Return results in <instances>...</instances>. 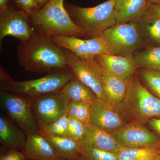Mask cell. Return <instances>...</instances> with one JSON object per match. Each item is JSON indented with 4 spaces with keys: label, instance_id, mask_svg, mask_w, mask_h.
<instances>
[{
    "label": "cell",
    "instance_id": "obj_1",
    "mask_svg": "<svg viewBox=\"0 0 160 160\" xmlns=\"http://www.w3.org/2000/svg\"><path fill=\"white\" fill-rule=\"evenodd\" d=\"M17 53L26 71L49 73L68 68L63 49L46 35L34 32L28 41L20 42Z\"/></svg>",
    "mask_w": 160,
    "mask_h": 160
},
{
    "label": "cell",
    "instance_id": "obj_2",
    "mask_svg": "<svg viewBox=\"0 0 160 160\" xmlns=\"http://www.w3.org/2000/svg\"><path fill=\"white\" fill-rule=\"evenodd\" d=\"M65 0H49L29 16L35 32L49 37L56 35L84 37L85 34L74 22L65 7Z\"/></svg>",
    "mask_w": 160,
    "mask_h": 160
},
{
    "label": "cell",
    "instance_id": "obj_3",
    "mask_svg": "<svg viewBox=\"0 0 160 160\" xmlns=\"http://www.w3.org/2000/svg\"><path fill=\"white\" fill-rule=\"evenodd\" d=\"M117 108L128 123L144 125L152 118H160V99L134 78L129 82L126 96Z\"/></svg>",
    "mask_w": 160,
    "mask_h": 160
},
{
    "label": "cell",
    "instance_id": "obj_4",
    "mask_svg": "<svg viewBox=\"0 0 160 160\" xmlns=\"http://www.w3.org/2000/svg\"><path fill=\"white\" fill-rule=\"evenodd\" d=\"M117 0H108L92 7H82L65 2V7L73 22L88 38L101 35L117 24Z\"/></svg>",
    "mask_w": 160,
    "mask_h": 160
},
{
    "label": "cell",
    "instance_id": "obj_5",
    "mask_svg": "<svg viewBox=\"0 0 160 160\" xmlns=\"http://www.w3.org/2000/svg\"><path fill=\"white\" fill-rule=\"evenodd\" d=\"M74 78L73 73L68 68L50 72L36 79L16 81L12 79L0 83V89L1 91L20 95L31 101L44 95L62 91Z\"/></svg>",
    "mask_w": 160,
    "mask_h": 160
},
{
    "label": "cell",
    "instance_id": "obj_6",
    "mask_svg": "<svg viewBox=\"0 0 160 160\" xmlns=\"http://www.w3.org/2000/svg\"><path fill=\"white\" fill-rule=\"evenodd\" d=\"M111 54L133 56V52L141 46L143 39L136 21L116 24L102 34Z\"/></svg>",
    "mask_w": 160,
    "mask_h": 160
},
{
    "label": "cell",
    "instance_id": "obj_7",
    "mask_svg": "<svg viewBox=\"0 0 160 160\" xmlns=\"http://www.w3.org/2000/svg\"><path fill=\"white\" fill-rule=\"evenodd\" d=\"M0 104L1 108L27 136L40 133L32 102L29 99L12 92L1 91Z\"/></svg>",
    "mask_w": 160,
    "mask_h": 160
},
{
    "label": "cell",
    "instance_id": "obj_8",
    "mask_svg": "<svg viewBox=\"0 0 160 160\" xmlns=\"http://www.w3.org/2000/svg\"><path fill=\"white\" fill-rule=\"evenodd\" d=\"M62 49L67 66L75 78L89 87L98 98L109 102L102 81L100 65L95 58L82 59L69 50Z\"/></svg>",
    "mask_w": 160,
    "mask_h": 160
},
{
    "label": "cell",
    "instance_id": "obj_9",
    "mask_svg": "<svg viewBox=\"0 0 160 160\" xmlns=\"http://www.w3.org/2000/svg\"><path fill=\"white\" fill-rule=\"evenodd\" d=\"M34 32L30 25L29 15L18 8L12 2L0 9V47L2 50L4 38L12 36L20 42H25L31 38Z\"/></svg>",
    "mask_w": 160,
    "mask_h": 160
},
{
    "label": "cell",
    "instance_id": "obj_10",
    "mask_svg": "<svg viewBox=\"0 0 160 160\" xmlns=\"http://www.w3.org/2000/svg\"><path fill=\"white\" fill-rule=\"evenodd\" d=\"M55 43L82 59L94 58L97 56L111 54L102 36L82 39L74 36L56 35L51 37Z\"/></svg>",
    "mask_w": 160,
    "mask_h": 160
},
{
    "label": "cell",
    "instance_id": "obj_11",
    "mask_svg": "<svg viewBox=\"0 0 160 160\" xmlns=\"http://www.w3.org/2000/svg\"><path fill=\"white\" fill-rule=\"evenodd\" d=\"M31 102L40 128L61 117L66 112L71 100L61 91L44 95Z\"/></svg>",
    "mask_w": 160,
    "mask_h": 160
},
{
    "label": "cell",
    "instance_id": "obj_12",
    "mask_svg": "<svg viewBox=\"0 0 160 160\" xmlns=\"http://www.w3.org/2000/svg\"><path fill=\"white\" fill-rule=\"evenodd\" d=\"M112 134L125 148L160 149V138L142 124L126 123Z\"/></svg>",
    "mask_w": 160,
    "mask_h": 160
},
{
    "label": "cell",
    "instance_id": "obj_13",
    "mask_svg": "<svg viewBox=\"0 0 160 160\" xmlns=\"http://www.w3.org/2000/svg\"><path fill=\"white\" fill-rule=\"evenodd\" d=\"M89 123L111 133L126 124L115 106L98 98L91 104Z\"/></svg>",
    "mask_w": 160,
    "mask_h": 160
},
{
    "label": "cell",
    "instance_id": "obj_14",
    "mask_svg": "<svg viewBox=\"0 0 160 160\" xmlns=\"http://www.w3.org/2000/svg\"><path fill=\"white\" fill-rule=\"evenodd\" d=\"M95 59L109 72L122 79L129 82L134 78L137 67L133 56L105 54L97 56Z\"/></svg>",
    "mask_w": 160,
    "mask_h": 160
},
{
    "label": "cell",
    "instance_id": "obj_15",
    "mask_svg": "<svg viewBox=\"0 0 160 160\" xmlns=\"http://www.w3.org/2000/svg\"><path fill=\"white\" fill-rule=\"evenodd\" d=\"M81 146L92 147L117 153L125 147L118 142L111 133L89 123L86 125V132Z\"/></svg>",
    "mask_w": 160,
    "mask_h": 160
},
{
    "label": "cell",
    "instance_id": "obj_16",
    "mask_svg": "<svg viewBox=\"0 0 160 160\" xmlns=\"http://www.w3.org/2000/svg\"><path fill=\"white\" fill-rule=\"evenodd\" d=\"M23 152L27 160H62L50 142L40 133L27 136Z\"/></svg>",
    "mask_w": 160,
    "mask_h": 160
},
{
    "label": "cell",
    "instance_id": "obj_17",
    "mask_svg": "<svg viewBox=\"0 0 160 160\" xmlns=\"http://www.w3.org/2000/svg\"><path fill=\"white\" fill-rule=\"evenodd\" d=\"M150 4L149 0H117L115 5L116 24L136 21L142 17Z\"/></svg>",
    "mask_w": 160,
    "mask_h": 160
},
{
    "label": "cell",
    "instance_id": "obj_18",
    "mask_svg": "<svg viewBox=\"0 0 160 160\" xmlns=\"http://www.w3.org/2000/svg\"><path fill=\"white\" fill-rule=\"evenodd\" d=\"M99 64L102 81L109 103L117 107L126 96L129 82L118 77Z\"/></svg>",
    "mask_w": 160,
    "mask_h": 160
},
{
    "label": "cell",
    "instance_id": "obj_19",
    "mask_svg": "<svg viewBox=\"0 0 160 160\" xmlns=\"http://www.w3.org/2000/svg\"><path fill=\"white\" fill-rule=\"evenodd\" d=\"M27 136L11 121L1 114L0 116V142L5 148L23 151Z\"/></svg>",
    "mask_w": 160,
    "mask_h": 160
},
{
    "label": "cell",
    "instance_id": "obj_20",
    "mask_svg": "<svg viewBox=\"0 0 160 160\" xmlns=\"http://www.w3.org/2000/svg\"><path fill=\"white\" fill-rule=\"evenodd\" d=\"M40 132L50 142L62 160H80V149L82 147L80 142L67 137L55 136L41 132Z\"/></svg>",
    "mask_w": 160,
    "mask_h": 160
},
{
    "label": "cell",
    "instance_id": "obj_21",
    "mask_svg": "<svg viewBox=\"0 0 160 160\" xmlns=\"http://www.w3.org/2000/svg\"><path fill=\"white\" fill-rule=\"evenodd\" d=\"M62 92L67 95L71 101L91 104L97 98L89 87L77 79L69 81L64 86Z\"/></svg>",
    "mask_w": 160,
    "mask_h": 160
},
{
    "label": "cell",
    "instance_id": "obj_22",
    "mask_svg": "<svg viewBox=\"0 0 160 160\" xmlns=\"http://www.w3.org/2000/svg\"><path fill=\"white\" fill-rule=\"evenodd\" d=\"M137 68L160 71V46L150 47L133 56Z\"/></svg>",
    "mask_w": 160,
    "mask_h": 160
},
{
    "label": "cell",
    "instance_id": "obj_23",
    "mask_svg": "<svg viewBox=\"0 0 160 160\" xmlns=\"http://www.w3.org/2000/svg\"><path fill=\"white\" fill-rule=\"evenodd\" d=\"M160 149L124 148L117 153L118 160H155Z\"/></svg>",
    "mask_w": 160,
    "mask_h": 160
},
{
    "label": "cell",
    "instance_id": "obj_24",
    "mask_svg": "<svg viewBox=\"0 0 160 160\" xmlns=\"http://www.w3.org/2000/svg\"><path fill=\"white\" fill-rule=\"evenodd\" d=\"M142 39L160 43V18L142 19L136 20Z\"/></svg>",
    "mask_w": 160,
    "mask_h": 160
},
{
    "label": "cell",
    "instance_id": "obj_25",
    "mask_svg": "<svg viewBox=\"0 0 160 160\" xmlns=\"http://www.w3.org/2000/svg\"><path fill=\"white\" fill-rule=\"evenodd\" d=\"M90 108V104L71 101L67 107L66 112L69 116L87 125L89 123Z\"/></svg>",
    "mask_w": 160,
    "mask_h": 160
},
{
    "label": "cell",
    "instance_id": "obj_26",
    "mask_svg": "<svg viewBox=\"0 0 160 160\" xmlns=\"http://www.w3.org/2000/svg\"><path fill=\"white\" fill-rule=\"evenodd\" d=\"M69 115L65 112L58 119L40 127V132L55 136L66 137Z\"/></svg>",
    "mask_w": 160,
    "mask_h": 160
},
{
    "label": "cell",
    "instance_id": "obj_27",
    "mask_svg": "<svg viewBox=\"0 0 160 160\" xmlns=\"http://www.w3.org/2000/svg\"><path fill=\"white\" fill-rule=\"evenodd\" d=\"M80 160H118L117 153L92 147H81Z\"/></svg>",
    "mask_w": 160,
    "mask_h": 160
},
{
    "label": "cell",
    "instance_id": "obj_28",
    "mask_svg": "<svg viewBox=\"0 0 160 160\" xmlns=\"http://www.w3.org/2000/svg\"><path fill=\"white\" fill-rule=\"evenodd\" d=\"M141 75L146 86L160 99V71L143 69Z\"/></svg>",
    "mask_w": 160,
    "mask_h": 160
},
{
    "label": "cell",
    "instance_id": "obj_29",
    "mask_svg": "<svg viewBox=\"0 0 160 160\" xmlns=\"http://www.w3.org/2000/svg\"><path fill=\"white\" fill-rule=\"evenodd\" d=\"M86 125L69 116L66 137L77 142L82 141L85 136Z\"/></svg>",
    "mask_w": 160,
    "mask_h": 160
},
{
    "label": "cell",
    "instance_id": "obj_30",
    "mask_svg": "<svg viewBox=\"0 0 160 160\" xmlns=\"http://www.w3.org/2000/svg\"><path fill=\"white\" fill-rule=\"evenodd\" d=\"M18 8L27 12L29 16L38 9L35 0H11Z\"/></svg>",
    "mask_w": 160,
    "mask_h": 160
},
{
    "label": "cell",
    "instance_id": "obj_31",
    "mask_svg": "<svg viewBox=\"0 0 160 160\" xmlns=\"http://www.w3.org/2000/svg\"><path fill=\"white\" fill-rule=\"evenodd\" d=\"M26 156L22 151L14 149H9L5 154L1 155L0 160H26Z\"/></svg>",
    "mask_w": 160,
    "mask_h": 160
},
{
    "label": "cell",
    "instance_id": "obj_32",
    "mask_svg": "<svg viewBox=\"0 0 160 160\" xmlns=\"http://www.w3.org/2000/svg\"><path fill=\"white\" fill-rule=\"evenodd\" d=\"M141 18H160V3L150 4L145 14Z\"/></svg>",
    "mask_w": 160,
    "mask_h": 160
},
{
    "label": "cell",
    "instance_id": "obj_33",
    "mask_svg": "<svg viewBox=\"0 0 160 160\" xmlns=\"http://www.w3.org/2000/svg\"><path fill=\"white\" fill-rule=\"evenodd\" d=\"M148 122L152 129L160 136V118H152Z\"/></svg>",
    "mask_w": 160,
    "mask_h": 160
},
{
    "label": "cell",
    "instance_id": "obj_34",
    "mask_svg": "<svg viewBox=\"0 0 160 160\" xmlns=\"http://www.w3.org/2000/svg\"><path fill=\"white\" fill-rule=\"evenodd\" d=\"M12 79V78L10 77L9 74L7 73V72L4 69V68L2 67V66H1V69H0V83L7 82V81L11 80Z\"/></svg>",
    "mask_w": 160,
    "mask_h": 160
},
{
    "label": "cell",
    "instance_id": "obj_35",
    "mask_svg": "<svg viewBox=\"0 0 160 160\" xmlns=\"http://www.w3.org/2000/svg\"><path fill=\"white\" fill-rule=\"evenodd\" d=\"M49 0H35L38 9H41L49 2Z\"/></svg>",
    "mask_w": 160,
    "mask_h": 160
},
{
    "label": "cell",
    "instance_id": "obj_36",
    "mask_svg": "<svg viewBox=\"0 0 160 160\" xmlns=\"http://www.w3.org/2000/svg\"><path fill=\"white\" fill-rule=\"evenodd\" d=\"M10 2L11 0H0V9L5 8Z\"/></svg>",
    "mask_w": 160,
    "mask_h": 160
},
{
    "label": "cell",
    "instance_id": "obj_37",
    "mask_svg": "<svg viewBox=\"0 0 160 160\" xmlns=\"http://www.w3.org/2000/svg\"><path fill=\"white\" fill-rule=\"evenodd\" d=\"M151 4L160 3V0H149Z\"/></svg>",
    "mask_w": 160,
    "mask_h": 160
},
{
    "label": "cell",
    "instance_id": "obj_38",
    "mask_svg": "<svg viewBox=\"0 0 160 160\" xmlns=\"http://www.w3.org/2000/svg\"><path fill=\"white\" fill-rule=\"evenodd\" d=\"M155 160H160V154L158 156L156 159Z\"/></svg>",
    "mask_w": 160,
    "mask_h": 160
},
{
    "label": "cell",
    "instance_id": "obj_39",
    "mask_svg": "<svg viewBox=\"0 0 160 160\" xmlns=\"http://www.w3.org/2000/svg\"></svg>",
    "mask_w": 160,
    "mask_h": 160
},
{
    "label": "cell",
    "instance_id": "obj_40",
    "mask_svg": "<svg viewBox=\"0 0 160 160\" xmlns=\"http://www.w3.org/2000/svg\"><path fill=\"white\" fill-rule=\"evenodd\" d=\"M26 160H27V159H26Z\"/></svg>",
    "mask_w": 160,
    "mask_h": 160
},
{
    "label": "cell",
    "instance_id": "obj_41",
    "mask_svg": "<svg viewBox=\"0 0 160 160\" xmlns=\"http://www.w3.org/2000/svg\"></svg>",
    "mask_w": 160,
    "mask_h": 160
}]
</instances>
